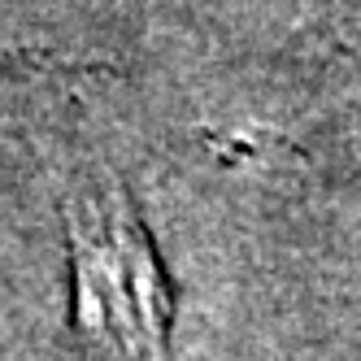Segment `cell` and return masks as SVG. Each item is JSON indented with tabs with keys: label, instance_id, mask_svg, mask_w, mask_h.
<instances>
[{
	"label": "cell",
	"instance_id": "obj_1",
	"mask_svg": "<svg viewBox=\"0 0 361 361\" xmlns=\"http://www.w3.org/2000/svg\"><path fill=\"white\" fill-rule=\"evenodd\" d=\"M70 244L79 274V326L109 361H166L170 296L131 204L109 174L74 188Z\"/></svg>",
	"mask_w": 361,
	"mask_h": 361
}]
</instances>
